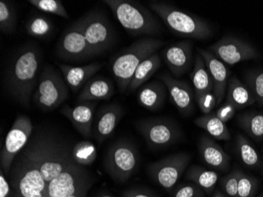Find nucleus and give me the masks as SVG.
Listing matches in <instances>:
<instances>
[{
  "label": "nucleus",
  "instance_id": "obj_22",
  "mask_svg": "<svg viewBox=\"0 0 263 197\" xmlns=\"http://www.w3.org/2000/svg\"><path fill=\"white\" fill-rule=\"evenodd\" d=\"M167 88L163 82L154 81L142 86L137 94V101L140 106L156 112L162 108L166 98Z\"/></svg>",
  "mask_w": 263,
  "mask_h": 197
},
{
  "label": "nucleus",
  "instance_id": "obj_19",
  "mask_svg": "<svg viewBox=\"0 0 263 197\" xmlns=\"http://www.w3.org/2000/svg\"><path fill=\"white\" fill-rule=\"evenodd\" d=\"M198 149L202 161L211 168L219 171L230 170V156L211 137L202 135L198 143Z\"/></svg>",
  "mask_w": 263,
  "mask_h": 197
},
{
  "label": "nucleus",
  "instance_id": "obj_4",
  "mask_svg": "<svg viewBox=\"0 0 263 197\" xmlns=\"http://www.w3.org/2000/svg\"><path fill=\"white\" fill-rule=\"evenodd\" d=\"M165 45V42L157 38H140L114 58L112 73L121 93H126L132 78L140 63Z\"/></svg>",
  "mask_w": 263,
  "mask_h": 197
},
{
  "label": "nucleus",
  "instance_id": "obj_37",
  "mask_svg": "<svg viewBox=\"0 0 263 197\" xmlns=\"http://www.w3.org/2000/svg\"><path fill=\"white\" fill-rule=\"evenodd\" d=\"M240 170L235 169L220 182L221 192L229 197H237L238 183L240 177Z\"/></svg>",
  "mask_w": 263,
  "mask_h": 197
},
{
  "label": "nucleus",
  "instance_id": "obj_2",
  "mask_svg": "<svg viewBox=\"0 0 263 197\" xmlns=\"http://www.w3.org/2000/svg\"><path fill=\"white\" fill-rule=\"evenodd\" d=\"M147 6L174 35L189 39H209L213 30L206 21L163 1H149Z\"/></svg>",
  "mask_w": 263,
  "mask_h": 197
},
{
  "label": "nucleus",
  "instance_id": "obj_27",
  "mask_svg": "<svg viewBox=\"0 0 263 197\" xmlns=\"http://www.w3.org/2000/svg\"><path fill=\"white\" fill-rule=\"evenodd\" d=\"M194 122L215 140L227 141L231 139V134L226 123L218 118L214 112L199 117Z\"/></svg>",
  "mask_w": 263,
  "mask_h": 197
},
{
  "label": "nucleus",
  "instance_id": "obj_3",
  "mask_svg": "<svg viewBox=\"0 0 263 197\" xmlns=\"http://www.w3.org/2000/svg\"><path fill=\"white\" fill-rule=\"evenodd\" d=\"M104 3L129 35L154 38L162 32L159 21L140 3L128 0H106Z\"/></svg>",
  "mask_w": 263,
  "mask_h": 197
},
{
  "label": "nucleus",
  "instance_id": "obj_23",
  "mask_svg": "<svg viewBox=\"0 0 263 197\" xmlns=\"http://www.w3.org/2000/svg\"><path fill=\"white\" fill-rule=\"evenodd\" d=\"M115 93L112 81L106 78H91L81 88L78 96V101L92 102L109 100Z\"/></svg>",
  "mask_w": 263,
  "mask_h": 197
},
{
  "label": "nucleus",
  "instance_id": "obj_8",
  "mask_svg": "<svg viewBox=\"0 0 263 197\" xmlns=\"http://www.w3.org/2000/svg\"><path fill=\"white\" fill-rule=\"evenodd\" d=\"M69 98L67 85L51 66L44 67L33 95V102L44 112H51Z\"/></svg>",
  "mask_w": 263,
  "mask_h": 197
},
{
  "label": "nucleus",
  "instance_id": "obj_7",
  "mask_svg": "<svg viewBox=\"0 0 263 197\" xmlns=\"http://www.w3.org/2000/svg\"><path fill=\"white\" fill-rule=\"evenodd\" d=\"M105 170L116 182H126L138 167V153L133 144L118 140L110 147L104 159Z\"/></svg>",
  "mask_w": 263,
  "mask_h": 197
},
{
  "label": "nucleus",
  "instance_id": "obj_14",
  "mask_svg": "<svg viewBox=\"0 0 263 197\" xmlns=\"http://www.w3.org/2000/svg\"><path fill=\"white\" fill-rule=\"evenodd\" d=\"M79 22L95 56L110 47L113 42V32L104 16L92 13L82 17Z\"/></svg>",
  "mask_w": 263,
  "mask_h": 197
},
{
  "label": "nucleus",
  "instance_id": "obj_11",
  "mask_svg": "<svg viewBox=\"0 0 263 197\" xmlns=\"http://www.w3.org/2000/svg\"><path fill=\"white\" fill-rule=\"evenodd\" d=\"M32 130L33 127L29 117L24 115H17L7 133L0 155L1 170L5 174L10 172L16 155L26 146L32 135Z\"/></svg>",
  "mask_w": 263,
  "mask_h": 197
},
{
  "label": "nucleus",
  "instance_id": "obj_25",
  "mask_svg": "<svg viewBox=\"0 0 263 197\" xmlns=\"http://www.w3.org/2000/svg\"><path fill=\"white\" fill-rule=\"evenodd\" d=\"M162 64V59L159 52L151 56L140 63L136 69L128 85V93H133L148 81L159 70Z\"/></svg>",
  "mask_w": 263,
  "mask_h": 197
},
{
  "label": "nucleus",
  "instance_id": "obj_26",
  "mask_svg": "<svg viewBox=\"0 0 263 197\" xmlns=\"http://www.w3.org/2000/svg\"><path fill=\"white\" fill-rule=\"evenodd\" d=\"M194 88L196 99L203 93L214 91V84L202 56L197 53L195 58L194 68L190 75Z\"/></svg>",
  "mask_w": 263,
  "mask_h": 197
},
{
  "label": "nucleus",
  "instance_id": "obj_21",
  "mask_svg": "<svg viewBox=\"0 0 263 197\" xmlns=\"http://www.w3.org/2000/svg\"><path fill=\"white\" fill-rule=\"evenodd\" d=\"M102 63H90L86 66H75L59 64L65 81L73 93H78L86 84L91 77L101 69Z\"/></svg>",
  "mask_w": 263,
  "mask_h": 197
},
{
  "label": "nucleus",
  "instance_id": "obj_43",
  "mask_svg": "<svg viewBox=\"0 0 263 197\" xmlns=\"http://www.w3.org/2000/svg\"><path fill=\"white\" fill-rule=\"evenodd\" d=\"M88 191V189H84V190L79 191V192H76V193L72 194V195H67V196L65 197H86Z\"/></svg>",
  "mask_w": 263,
  "mask_h": 197
},
{
  "label": "nucleus",
  "instance_id": "obj_18",
  "mask_svg": "<svg viewBox=\"0 0 263 197\" xmlns=\"http://www.w3.org/2000/svg\"><path fill=\"white\" fill-rule=\"evenodd\" d=\"M97 106V101L82 102L73 108L64 105L61 113L71 121L83 137L89 138L92 136L93 116Z\"/></svg>",
  "mask_w": 263,
  "mask_h": 197
},
{
  "label": "nucleus",
  "instance_id": "obj_24",
  "mask_svg": "<svg viewBox=\"0 0 263 197\" xmlns=\"http://www.w3.org/2000/svg\"><path fill=\"white\" fill-rule=\"evenodd\" d=\"M226 101L231 103L236 110L243 109L255 103L252 92L245 83L236 77H230L226 92Z\"/></svg>",
  "mask_w": 263,
  "mask_h": 197
},
{
  "label": "nucleus",
  "instance_id": "obj_5",
  "mask_svg": "<svg viewBox=\"0 0 263 197\" xmlns=\"http://www.w3.org/2000/svg\"><path fill=\"white\" fill-rule=\"evenodd\" d=\"M40 164L41 174L47 186L70 166L76 164L73 148L49 138L41 137L27 148Z\"/></svg>",
  "mask_w": 263,
  "mask_h": 197
},
{
  "label": "nucleus",
  "instance_id": "obj_44",
  "mask_svg": "<svg viewBox=\"0 0 263 197\" xmlns=\"http://www.w3.org/2000/svg\"><path fill=\"white\" fill-rule=\"evenodd\" d=\"M212 197H229L227 196V195H224V193H223L221 191H216V192H214V194H213Z\"/></svg>",
  "mask_w": 263,
  "mask_h": 197
},
{
  "label": "nucleus",
  "instance_id": "obj_15",
  "mask_svg": "<svg viewBox=\"0 0 263 197\" xmlns=\"http://www.w3.org/2000/svg\"><path fill=\"white\" fill-rule=\"evenodd\" d=\"M161 59L174 78L184 76L190 70L193 63V42L182 41L165 47L161 51Z\"/></svg>",
  "mask_w": 263,
  "mask_h": 197
},
{
  "label": "nucleus",
  "instance_id": "obj_46",
  "mask_svg": "<svg viewBox=\"0 0 263 197\" xmlns=\"http://www.w3.org/2000/svg\"><path fill=\"white\" fill-rule=\"evenodd\" d=\"M100 197H114V196H112V195H101V196H100Z\"/></svg>",
  "mask_w": 263,
  "mask_h": 197
},
{
  "label": "nucleus",
  "instance_id": "obj_10",
  "mask_svg": "<svg viewBox=\"0 0 263 197\" xmlns=\"http://www.w3.org/2000/svg\"><path fill=\"white\" fill-rule=\"evenodd\" d=\"M190 160V155L185 152L170 155L149 164V175L159 186L171 191L181 179Z\"/></svg>",
  "mask_w": 263,
  "mask_h": 197
},
{
  "label": "nucleus",
  "instance_id": "obj_28",
  "mask_svg": "<svg viewBox=\"0 0 263 197\" xmlns=\"http://www.w3.org/2000/svg\"><path fill=\"white\" fill-rule=\"evenodd\" d=\"M185 178L199 186L206 193H211L215 189L219 175L214 170H208L199 166H192L187 169Z\"/></svg>",
  "mask_w": 263,
  "mask_h": 197
},
{
  "label": "nucleus",
  "instance_id": "obj_17",
  "mask_svg": "<svg viewBox=\"0 0 263 197\" xmlns=\"http://www.w3.org/2000/svg\"><path fill=\"white\" fill-rule=\"evenodd\" d=\"M197 51L204 60L206 68L209 71L214 84V93L216 96L217 106H218L226 97L229 80L230 78V70L223 62L211 51L200 48H197Z\"/></svg>",
  "mask_w": 263,
  "mask_h": 197
},
{
  "label": "nucleus",
  "instance_id": "obj_12",
  "mask_svg": "<svg viewBox=\"0 0 263 197\" xmlns=\"http://www.w3.org/2000/svg\"><path fill=\"white\" fill-rule=\"evenodd\" d=\"M209 51L224 64L230 66L260 57L259 52L252 44L232 35H224L218 40L210 46Z\"/></svg>",
  "mask_w": 263,
  "mask_h": 197
},
{
  "label": "nucleus",
  "instance_id": "obj_32",
  "mask_svg": "<svg viewBox=\"0 0 263 197\" xmlns=\"http://www.w3.org/2000/svg\"><path fill=\"white\" fill-rule=\"evenodd\" d=\"M17 16L14 6L8 1H0V29L4 33L12 34L15 30Z\"/></svg>",
  "mask_w": 263,
  "mask_h": 197
},
{
  "label": "nucleus",
  "instance_id": "obj_47",
  "mask_svg": "<svg viewBox=\"0 0 263 197\" xmlns=\"http://www.w3.org/2000/svg\"><path fill=\"white\" fill-rule=\"evenodd\" d=\"M257 197H263V192H261V193L259 195H258V196H257Z\"/></svg>",
  "mask_w": 263,
  "mask_h": 197
},
{
  "label": "nucleus",
  "instance_id": "obj_33",
  "mask_svg": "<svg viewBox=\"0 0 263 197\" xmlns=\"http://www.w3.org/2000/svg\"><path fill=\"white\" fill-rule=\"evenodd\" d=\"M245 84L252 92L255 103L263 106V70H250L245 75Z\"/></svg>",
  "mask_w": 263,
  "mask_h": 197
},
{
  "label": "nucleus",
  "instance_id": "obj_16",
  "mask_svg": "<svg viewBox=\"0 0 263 197\" xmlns=\"http://www.w3.org/2000/svg\"><path fill=\"white\" fill-rule=\"evenodd\" d=\"M159 78L166 87L170 99L179 113L184 117L189 116L193 113L196 96L190 84L186 81L174 78L168 73L161 74Z\"/></svg>",
  "mask_w": 263,
  "mask_h": 197
},
{
  "label": "nucleus",
  "instance_id": "obj_31",
  "mask_svg": "<svg viewBox=\"0 0 263 197\" xmlns=\"http://www.w3.org/2000/svg\"><path fill=\"white\" fill-rule=\"evenodd\" d=\"M97 155V149L90 141L78 142L73 147V159L79 165H90L94 162Z\"/></svg>",
  "mask_w": 263,
  "mask_h": 197
},
{
  "label": "nucleus",
  "instance_id": "obj_1",
  "mask_svg": "<svg viewBox=\"0 0 263 197\" xmlns=\"http://www.w3.org/2000/svg\"><path fill=\"white\" fill-rule=\"evenodd\" d=\"M41 63V52L35 46H26L14 56L7 69L6 85L10 94L29 106Z\"/></svg>",
  "mask_w": 263,
  "mask_h": 197
},
{
  "label": "nucleus",
  "instance_id": "obj_36",
  "mask_svg": "<svg viewBox=\"0 0 263 197\" xmlns=\"http://www.w3.org/2000/svg\"><path fill=\"white\" fill-rule=\"evenodd\" d=\"M258 189V179L240 170L237 197H255Z\"/></svg>",
  "mask_w": 263,
  "mask_h": 197
},
{
  "label": "nucleus",
  "instance_id": "obj_13",
  "mask_svg": "<svg viewBox=\"0 0 263 197\" xmlns=\"http://www.w3.org/2000/svg\"><path fill=\"white\" fill-rule=\"evenodd\" d=\"M57 51L59 57L66 61L85 60L95 56L79 21L63 32Z\"/></svg>",
  "mask_w": 263,
  "mask_h": 197
},
{
  "label": "nucleus",
  "instance_id": "obj_38",
  "mask_svg": "<svg viewBox=\"0 0 263 197\" xmlns=\"http://www.w3.org/2000/svg\"><path fill=\"white\" fill-rule=\"evenodd\" d=\"M196 101L201 112L204 115L212 113L213 110L217 106L216 96L214 91L203 93L196 98Z\"/></svg>",
  "mask_w": 263,
  "mask_h": 197
},
{
  "label": "nucleus",
  "instance_id": "obj_34",
  "mask_svg": "<svg viewBox=\"0 0 263 197\" xmlns=\"http://www.w3.org/2000/svg\"><path fill=\"white\" fill-rule=\"evenodd\" d=\"M29 3L35 8L45 13L53 14L64 19L69 17L63 2L59 0H29Z\"/></svg>",
  "mask_w": 263,
  "mask_h": 197
},
{
  "label": "nucleus",
  "instance_id": "obj_35",
  "mask_svg": "<svg viewBox=\"0 0 263 197\" xmlns=\"http://www.w3.org/2000/svg\"><path fill=\"white\" fill-rule=\"evenodd\" d=\"M26 29L29 35L34 38H43L51 32L52 24L45 17L36 16L29 21Z\"/></svg>",
  "mask_w": 263,
  "mask_h": 197
},
{
  "label": "nucleus",
  "instance_id": "obj_40",
  "mask_svg": "<svg viewBox=\"0 0 263 197\" xmlns=\"http://www.w3.org/2000/svg\"><path fill=\"white\" fill-rule=\"evenodd\" d=\"M237 110L229 102L226 101L220 108H218L216 112H214L216 116L224 122H227L233 118Z\"/></svg>",
  "mask_w": 263,
  "mask_h": 197
},
{
  "label": "nucleus",
  "instance_id": "obj_30",
  "mask_svg": "<svg viewBox=\"0 0 263 197\" xmlns=\"http://www.w3.org/2000/svg\"><path fill=\"white\" fill-rule=\"evenodd\" d=\"M238 125L250 137L256 141L263 140V113L248 112L238 115Z\"/></svg>",
  "mask_w": 263,
  "mask_h": 197
},
{
  "label": "nucleus",
  "instance_id": "obj_45",
  "mask_svg": "<svg viewBox=\"0 0 263 197\" xmlns=\"http://www.w3.org/2000/svg\"><path fill=\"white\" fill-rule=\"evenodd\" d=\"M261 171H262L263 174V149H262V158H261Z\"/></svg>",
  "mask_w": 263,
  "mask_h": 197
},
{
  "label": "nucleus",
  "instance_id": "obj_9",
  "mask_svg": "<svg viewBox=\"0 0 263 197\" xmlns=\"http://www.w3.org/2000/svg\"><path fill=\"white\" fill-rule=\"evenodd\" d=\"M137 129L152 149H165L180 140L181 129L167 118H147L137 121Z\"/></svg>",
  "mask_w": 263,
  "mask_h": 197
},
{
  "label": "nucleus",
  "instance_id": "obj_39",
  "mask_svg": "<svg viewBox=\"0 0 263 197\" xmlns=\"http://www.w3.org/2000/svg\"><path fill=\"white\" fill-rule=\"evenodd\" d=\"M205 192L194 183L182 184L176 189L174 197H204Z\"/></svg>",
  "mask_w": 263,
  "mask_h": 197
},
{
  "label": "nucleus",
  "instance_id": "obj_29",
  "mask_svg": "<svg viewBox=\"0 0 263 197\" xmlns=\"http://www.w3.org/2000/svg\"><path fill=\"white\" fill-rule=\"evenodd\" d=\"M235 146L238 158L245 167L252 170L259 168L261 164L259 154L245 136L241 133L236 135Z\"/></svg>",
  "mask_w": 263,
  "mask_h": 197
},
{
  "label": "nucleus",
  "instance_id": "obj_42",
  "mask_svg": "<svg viewBox=\"0 0 263 197\" xmlns=\"http://www.w3.org/2000/svg\"><path fill=\"white\" fill-rule=\"evenodd\" d=\"M123 197H156L150 191L143 189H130L122 192Z\"/></svg>",
  "mask_w": 263,
  "mask_h": 197
},
{
  "label": "nucleus",
  "instance_id": "obj_20",
  "mask_svg": "<svg viewBox=\"0 0 263 197\" xmlns=\"http://www.w3.org/2000/svg\"><path fill=\"white\" fill-rule=\"evenodd\" d=\"M123 115V109L118 104L108 105L102 110L93 133L99 143H102L113 134Z\"/></svg>",
  "mask_w": 263,
  "mask_h": 197
},
{
  "label": "nucleus",
  "instance_id": "obj_41",
  "mask_svg": "<svg viewBox=\"0 0 263 197\" xmlns=\"http://www.w3.org/2000/svg\"><path fill=\"white\" fill-rule=\"evenodd\" d=\"M13 192L11 191L10 184L4 176V171H0V197H12Z\"/></svg>",
  "mask_w": 263,
  "mask_h": 197
},
{
  "label": "nucleus",
  "instance_id": "obj_6",
  "mask_svg": "<svg viewBox=\"0 0 263 197\" xmlns=\"http://www.w3.org/2000/svg\"><path fill=\"white\" fill-rule=\"evenodd\" d=\"M12 176V197H44L47 185L41 174L40 164L26 149L14 166Z\"/></svg>",
  "mask_w": 263,
  "mask_h": 197
}]
</instances>
